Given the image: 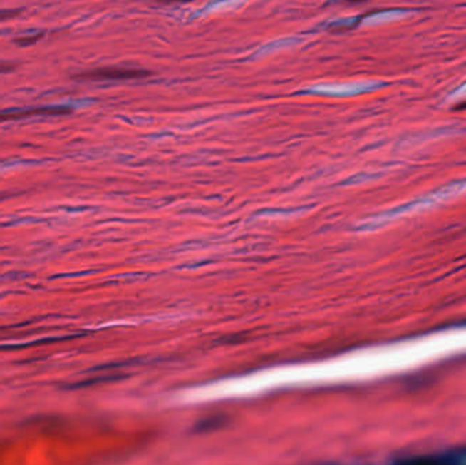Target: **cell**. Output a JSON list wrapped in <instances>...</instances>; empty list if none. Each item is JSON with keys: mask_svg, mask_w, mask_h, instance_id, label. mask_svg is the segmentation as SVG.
Masks as SVG:
<instances>
[{"mask_svg": "<svg viewBox=\"0 0 466 465\" xmlns=\"http://www.w3.org/2000/svg\"><path fill=\"white\" fill-rule=\"evenodd\" d=\"M147 74L146 71L135 70V68H125V67H104L95 68L90 71H85L77 76L79 79H92V81H101V79H131V78L143 77Z\"/></svg>", "mask_w": 466, "mask_h": 465, "instance_id": "obj_1", "label": "cell"}, {"mask_svg": "<svg viewBox=\"0 0 466 465\" xmlns=\"http://www.w3.org/2000/svg\"><path fill=\"white\" fill-rule=\"evenodd\" d=\"M71 112L70 107L64 106H47V107H37V108L11 109L6 112H0V122L6 121H16L33 115H63Z\"/></svg>", "mask_w": 466, "mask_h": 465, "instance_id": "obj_2", "label": "cell"}, {"mask_svg": "<svg viewBox=\"0 0 466 465\" xmlns=\"http://www.w3.org/2000/svg\"><path fill=\"white\" fill-rule=\"evenodd\" d=\"M13 68H14V66L10 63H0V73H7V71H11Z\"/></svg>", "mask_w": 466, "mask_h": 465, "instance_id": "obj_3", "label": "cell"}, {"mask_svg": "<svg viewBox=\"0 0 466 465\" xmlns=\"http://www.w3.org/2000/svg\"><path fill=\"white\" fill-rule=\"evenodd\" d=\"M38 37H40V34H38V36H36V37H29V39H26V40L21 39V40H19V43H21L22 46H26V43H34V41H36Z\"/></svg>", "mask_w": 466, "mask_h": 465, "instance_id": "obj_4", "label": "cell"}, {"mask_svg": "<svg viewBox=\"0 0 466 465\" xmlns=\"http://www.w3.org/2000/svg\"><path fill=\"white\" fill-rule=\"evenodd\" d=\"M14 16V13H10V11H1V13H0V19H3V18H7V16Z\"/></svg>", "mask_w": 466, "mask_h": 465, "instance_id": "obj_5", "label": "cell"}]
</instances>
